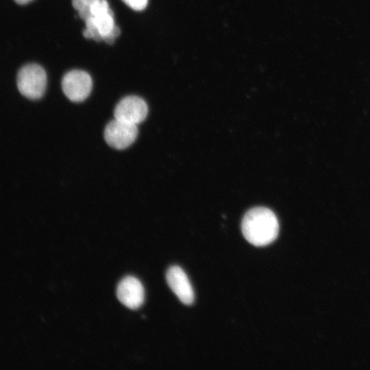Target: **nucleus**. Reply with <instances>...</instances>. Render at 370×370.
Wrapping results in <instances>:
<instances>
[{"mask_svg": "<svg viewBox=\"0 0 370 370\" xmlns=\"http://www.w3.org/2000/svg\"><path fill=\"white\" fill-rule=\"evenodd\" d=\"M241 230L249 243L262 247L275 240L279 232V223L273 211L264 207H256L244 215Z\"/></svg>", "mask_w": 370, "mask_h": 370, "instance_id": "nucleus-1", "label": "nucleus"}, {"mask_svg": "<svg viewBox=\"0 0 370 370\" xmlns=\"http://www.w3.org/2000/svg\"><path fill=\"white\" fill-rule=\"evenodd\" d=\"M16 82L18 89L23 96L31 99H37L45 92L47 75L40 65L29 64L20 69Z\"/></svg>", "mask_w": 370, "mask_h": 370, "instance_id": "nucleus-2", "label": "nucleus"}, {"mask_svg": "<svg viewBox=\"0 0 370 370\" xmlns=\"http://www.w3.org/2000/svg\"><path fill=\"white\" fill-rule=\"evenodd\" d=\"M92 82L88 73L80 70L68 72L62 80V88L66 97L72 101L80 102L90 95Z\"/></svg>", "mask_w": 370, "mask_h": 370, "instance_id": "nucleus-3", "label": "nucleus"}, {"mask_svg": "<svg viewBox=\"0 0 370 370\" xmlns=\"http://www.w3.org/2000/svg\"><path fill=\"white\" fill-rule=\"evenodd\" d=\"M138 135L136 125L114 119L110 121L104 130L106 142L112 147L123 149L131 145Z\"/></svg>", "mask_w": 370, "mask_h": 370, "instance_id": "nucleus-4", "label": "nucleus"}, {"mask_svg": "<svg viewBox=\"0 0 370 370\" xmlns=\"http://www.w3.org/2000/svg\"><path fill=\"white\" fill-rule=\"evenodd\" d=\"M148 113L146 102L137 96H127L122 99L114 110V119L137 125L143 121Z\"/></svg>", "mask_w": 370, "mask_h": 370, "instance_id": "nucleus-5", "label": "nucleus"}, {"mask_svg": "<svg viewBox=\"0 0 370 370\" xmlns=\"http://www.w3.org/2000/svg\"><path fill=\"white\" fill-rule=\"evenodd\" d=\"M116 296L118 299L126 307L130 309H136L144 301V287L136 278L127 276L122 279L118 284Z\"/></svg>", "mask_w": 370, "mask_h": 370, "instance_id": "nucleus-6", "label": "nucleus"}, {"mask_svg": "<svg viewBox=\"0 0 370 370\" xmlns=\"http://www.w3.org/2000/svg\"><path fill=\"white\" fill-rule=\"evenodd\" d=\"M167 284L178 299L184 304L190 305L194 301V291L183 269L179 266L170 267L166 272Z\"/></svg>", "mask_w": 370, "mask_h": 370, "instance_id": "nucleus-7", "label": "nucleus"}, {"mask_svg": "<svg viewBox=\"0 0 370 370\" xmlns=\"http://www.w3.org/2000/svg\"><path fill=\"white\" fill-rule=\"evenodd\" d=\"M72 4L78 12L80 18L84 21L91 16L90 6L86 0H73Z\"/></svg>", "mask_w": 370, "mask_h": 370, "instance_id": "nucleus-8", "label": "nucleus"}, {"mask_svg": "<svg viewBox=\"0 0 370 370\" xmlns=\"http://www.w3.org/2000/svg\"><path fill=\"white\" fill-rule=\"evenodd\" d=\"M132 9L137 11L143 10L147 5L148 0H122Z\"/></svg>", "mask_w": 370, "mask_h": 370, "instance_id": "nucleus-9", "label": "nucleus"}, {"mask_svg": "<svg viewBox=\"0 0 370 370\" xmlns=\"http://www.w3.org/2000/svg\"><path fill=\"white\" fill-rule=\"evenodd\" d=\"M121 30L118 26H115L111 32L105 38L104 41L108 44H112L116 37L119 36Z\"/></svg>", "mask_w": 370, "mask_h": 370, "instance_id": "nucleus-10", "label": "nucleus"}, {"mask_svg": "<svg viewBox=\"0 0 370 370\" xmlns=\"http://www.w3.org/2000/svg\"><path fill=\"white\" fill-rule=\"evenodd\" d=\"M32 0H15V1L19 4H25V3H27L30 1H32Z\"/></svg>", "mask_w": 370, "mask_h": 370, "instance_id": "nucleus-11", "label": "nucleus"}]
</instances>
